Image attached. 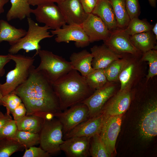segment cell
<instances>
[{
  "instance_id": "cell-27",
  "label": "cell",
  "mask_w": 157,
  "mask_h": 157,
  "mask_svg": "<svg viewBox=\"0 0 157 157\" xmlns=\"http://www.w3.org/2000/svg\"><path fill=\"white\" fill-rule=\"evenodd\" d=\"M24 149L25 147L14 138L0 140V157H9L14 153Z\"/></svg>"
},
{
  "instance_id": "cell-39",
  "label": "cell",
  "mask_w": 157,
  "mask_h": 157,
  "mask_svg": "<svg viewBox=\"0 0 157 157\" xmlns=\"http://www.w3.org/2000/svg\"><path fill=\"white\" fill-rule=\"evenodd\" d=\"M26 113V108L22 102L11 113L14 120H17L24 116Z\"/></svg>"
},
{
  "instance_id": "cell-8",
  "label": "cell",
  "mask_w": 157,
  "mask_h": 157,
  "mask_svg": "<svg viewBox=\"0 0 157 157\" xmlns=\"http://www.w3.org/2000/svg\"><path fill=\"white\" fill-rule=\"evenodd\" d=\"M54 115L62 125L63 135L90 118L88 108L82 103L73 106L64 111H61Z\"/></svg>"
},
{
  "instance_id": "cell-12",
  "label": "cell",
  "mask_w": 157,
  "mask_h": 157,
  "mask_svg": "<svg viewBox=\"0 0 157 157\" xmlns=\"http://www.w3.org/2000/svg\"><path fill=\"white\" fill-rule=\"evenodd\" d=\"M140 133L142 138L150 140L157 135V101L150 100L146 105L139 123Z\"/></svg>"
},
{
  "instance_id": "cell-46",
  "label": "cell",
  "mask_w": 157,
  "mask_h": 157,
  "mask_svg": "<svg viewBox=\"0 0 157 157\" xmlns=\"http://www.w3.org/2000/svg\"><path fill=\"white\" fill-rule=\"evenodd\" d=\"M150 5L153 7H155L156 6V0H148Z\"/></svg>"
},
{
  "instance_id": "cell-15",
  "label": "cell",
  "mask_w": 157,
  "mask_h": 157,
  "mask_svg": "<svg viewBox=\"0 0 157 157\" xmlns=\"http://www.w3.org/2000/svg\"><path fill=\"white\" fill-rule=\"evenodd\" d=\"M89 38L90 43L106 40L111 32L102 20L97 16L91 13L80 25Z\"/></svg>"
},
{
  "instance_id": "cell-45",
  "label": "cell",
  "mask_w": 157,
  "mask_h": 157,
  "mask_svg": "<svg viewBox=\"0 0 157 157\" xmlns=\"http://www.w3.org/2000/svg\"><path fill=\"white\" fill-rule=\"evenodd\" d=\"M151 31L155 35L156 39H157V23L156 22L153 26Z\"/></svg>"
},
{
  "instance_id": "cell-26",
  "label": "cell",
  "mask_w": 157,
  "mask_h": 157,
  "mask_svg": "<svg viewBox=\"0 0 157 157\" xmlns=\"http://www.w3.org/2000/svg\"><path fill=\"white\" fill-rule=\"evenodd\" d=\"M109 1L115 15L117 29H124L130 20L126 10L125 0H109Z\"/></svg>"
},
{
  "instance_id": "cell-47",
  "label": "cell",
  "mask_w": 157,
  "mask_h": 157,
  "mask_svg": "<svg viewBox=\"0 0 157 157\" xmlns=\"http://www.w3.org/2000/svg\"><path fill=\"white\" fill-rule=\"evenodd\" d=\"M3 97V96L1 94L0 90V106H3V103L2 101V99Z\"/></svg>"
},
{
  "instance_id": "cell-20",
  "label": "cell",
  "mask_w": 157,
  "mask_h": 157,
  "mask_svg": "<svg viewBox=\"0 0 157 157\" xmlns=\"http://www.w3.org/2000/svg\"><path fill=\"white\" fill-rule=\"evenodd\" d=\"M92 13L98 16L111 32L117 29L116 19L109 0H99Z\"/></svg>"
},
{
  "instance_id": "cell-29",
  "label": "cell",
  "mask_w": 157,
  "mask_h": 157,
  "mask_svg": "<svg viewBox=\"0 0 157 157\" xmlns=\"http://www.w3.org/2000/svg\"><path fill=\"white\" fill-rule=\"evenodd\" d=\"M153 26L146 20L140 19L138 17L130 19L126 27L122 29L129 36L151 31Z\"/></svg>"
},
{
  "instance_id": "cell-1",
  "label": "cell",
  "mask_w": 157,
  "mask_h": 157,
  "mask_svg": "<svg viewBox=\"0 0 157 157\" xmlns=\"http://www.w3.org/2000/svg\"><path fill=\"white\" fill-rule=\"evenodd\" d=\"M21 99L26 115H33L44 119L45 114L61 111L53 83L34 67L27 80L13 92Z\"/></svg>"
},
{
  "instance_id": "cell-30",
  "label": "cell",
  "mask_w": 157,
  "mask_h": 157,
  "mask_svg": "<svg viewBox=\"0 0 157 157\" xmlns=\"http://www.w3.org/2000/svg\"><path fill=\"white\" fill-rule=\"evenodd\" d=\"M90 156L92 157H110L105 145L99 134L90 138L89 148Z\"/></svg>"
},
{
  "instance_id": "cell-13",
  "label": "cell",
  "mask_w": 157,
  "mask_h": 157,
  "mask_svg": "<svg viewBox=\"0 0 157 157\" xmlns=\"http://www.w3.org/2000/svg\"><path fill=\"white\" fill-rule=\"evenodd\" d=\"M104 42L113 51L119 54L123 55L128 53L138 55L142 53L133 44L130 36L122 29H117L112 32L109 38Z\"/></svg>"
},
{
  "instance_id": "cell-9",
  "label": "cell",
  "mask_w": 157,
  "mask_h": 157,
  "mask_svg": "<svg viewBox=\"0 0 157 157\" xmlns=\"http://www.w3.org/2000/svg\"><path fill=\"white\" fill-rule=\"evenodd\" d=\"M52 35H56L55 40L58 43H69L74 41L78 47H84L90 43L88 37L81 25L66 24L61 28L51 31Z\"/></svg>"
},
{
  "instance_id": "cell-23",
  "label": "cell",
  "mask_w": 157,
  "mask_h": 157,
  "mask_svg": "<svg viewBox=\"0 0 157 157\" xmlns=\"http://www.w3.org/2000/svg\"><path fill=\"white\" fill-rule=\"evenodd\" d=\"M130 40L135 47L143 53L152 49H156L157 40L151 31L130 36Z\"/></svg>"
},
{
  "instance_id": "cell-40",
  "label": "cell",
  "mask_w": 157,
  "mask_h": 157,
  "mask_svg": "<svg viewBox=\"0 0 157 157\" xmlns=\"http://www.w3.org/2000/svg\"><path fill=\"white\" fill-rule=\"evenodd\" d=\"M85 11L87 14L92 13L99 0H79Z\"/></svg>"
},
{
  "instance_id": "cell-16",
  "label": "cell",
  "mask_w": 157,
  "mask_h": 157,
  "mask_svg": "<svg viewBox=\"0 0 157 157\" xmlns=\"http://www.w3.org/2000/svg\"><path fill=\"white\" fill-rule=\"evenodd\" d=\"M104 117V114L101 112L96 116L89 118L64 135V139L75 137L91 138L96 134H100Z\"/></svg>"
},
{
  "instance_id": "cell-41",
  "label": "cell",
  "mask_w": 157,
  "mask_h": 157,
  "mask_svg": "<svg viewBox=\"0 0 157 157\" xmlns=\"http://www.w3.org/2000/svg\"><path fill=\"white\" fill-rule=\"evenodd\" d=\"M11 60L9 53L6 55H0V77L4 75L5 70L4 67Z\"/></svg>"
},
{
  "instance_id": "cell-28",
  "label": "cell",
  "mask_w": 157,
  "mask_h": 157,
  "mask_svg": "<svg viewBox=\"0 0 157 157\" xmlns=\"http://www.w3.org/2000/svg\"><path fill=\"white\" fill-rule=\"evenodd\" d=\"M129 61L123 58L115 60L104 69L105 74L108 81L116 82L121 71Z\"/></svg>"
},
{
  "instance_id": "cell-44",
  "label": "cell",
  "mask_w": 157,
  "mask_h": 157,
  "mask_svg": "<svg viewBox=\"0 0 157 157\" xmlns=\"http://www.w3.org/2000/svg\"><path fill=\"white\" fill-rule=\"evenodd\" d=\"M9 0H0V15L4 12V6Z\"/></svg>"
},
{
  "instance_id": "cell-7",
  "label": "cell",
  "mask_w": 157,
  "mask_h": 157,
  "mask_svg": "<svg viewBox=\"0 0 157 157\" xmlns=\"http://www.w3.org/2000/svg\"><path fill=\"white\" fill-rule=\"evenodd\" d=\"M31 13L38 22L44 24L53 30L66 24L62 13L55 3L38 6L35 8L32 9Z\"/></svg>"
},
{
  "instance_id": "cell-18",
  "label": "cell",
  "mask_w": 157,
  "mask_h": 157,
  "mask_svg": "<svg viewBox=\"0 0 157 157\" xmlns=\"http://www.w3.org/2000/svg\"><path fill=\"white\" fill-rule=\"evenodd\" d=\"M90 137H75L66 139L60 146V149L69 157H87L90 156Z\"/></svg>"
},
{
  "instance_id": "cell-32",
  "label": "cell",
  "mask_w": 157,
  "mask_h": 157,
  "mask_svg": "<svg viewBox=\"0 0 157 157\" xmlns=\"http://www.w3.org/2000/svg\"><path fill=\"white\" fill-rule=\"evenodd\" d=\"M85 77L89 86L94 91L103 86L108 81L104 69H94Z\"/></svg>"
},
{
  "instance_id": "cell-48",
  "label": "cell",
  "mask_w": 157,
  "mask_h": 157,
  "mask_svg": "<svg viewBox=\"0 0 157 157\" xmlns=\"http://www.w3.org/2000/svg\"><path fill=\"white\" fill-rule=\"evenodd\" d=\"M4 114H3L0 110V117L3 116L4 115Z\"/></svg>"
},
{
  "instance_id": "cell-42",
  "label": "cell",
  "mask_w": 157,
  "mask_h": 157,
  "mask_svg": "<svg viewBox=\"0 0 157 157\" xmlns=\"http://www.w3.org/2000/svg\"><path fill=\"white\" fill-rule=\"evenodd\" d=\"M29 4L32 6H38L39 5L49 3H58L63 0H28Z\"/></svg>"
},
{
  "instance_id": "cell-25",
  "label": "cell",
  "mask_w": 157,
  "mask_h": 157,
  "mask_svg": "<svg viewBox=\"0 0 157 157\" xmlns=\"http://www.w3.org/2000/svg\"><path fill=\"white\" fill-rule=\"evenodd\" d=\"M44 119L33 115H26L16 121L17 130L35 133H39Z\"/></svg>"
},
{
  "instance_id": "cell-6",
  "label": "cell",
  "mask_w": 157,
  "mask_h": 157,
  "mask_svg": "<svg viewBox=\"0 0 157 157\" xmlns=\"http://www.w3.org/2000/svg\"><path fill=\"white\" fill-rule=\"evenodd\" d=\"M39 133L40 147L51 154H55L60 151V146L63 142V127L57 118L44 119Z\"/></svg>"
},
{
  "instance_id": "cell-11",
  "label": "cell",
  "mask_w": 157,
  "mask_h": 157,
  "mask_svg": "<svg viewBox=\"0 0 157 157\" xmlns=\"http://www.w3.org/2000/svg\"><path fill=\"white\" fill-rule=\"evenodd\" d=\"M122 115H104L99 134L110 156L115 150L116 140L121 129Z\"/></svg>"
},
{
  "instance_id": "cell-35",
  "label": "cell",
  "mask_w": 157,
  "mask_h": 157,
  "mask_svg": "<svg viewBox=\"0 0 157 157\" xmlns=\"http://www.w3.org/2000/svg\"><path fill=\"white\" fill-rule=\"evenodd\" d=\"M2 101L3 106L6 108V113L9 114L22 102L21 99L13 92L3 96Z\"/></svg>"
},
{
  "instance_id": "cell-5",
  "label": "cell",
  "mask_w": 157,
  "mask_h": 157,
  "mask_svg": "<svg viewBox=\"0 0 157 157\" xmlns=\"http://www.w3.org/2000/svg\"><path fill=\"white\" fill-rule=\"evenodd\" d=\"M40 62L36 69L43 74L53 84L73 69L70 62L47 50H39Z\"/></svg>"
},
{
  "instance_id": "cell-3",
  "label": "cell",
  "mask_w": 157,
  "mask_h": 157,
  "mask_svg": "<svg viewBox=\"0 0 157 157\" xmlns=\"http://www.w3.org/2000/svg\"><path fill=\"white\" fill-rule=\"evenodd\" d=\"M9 54L11 60L15 62V67L7 74L6 82L0 84V90L3 96L13 92L18 87L24 83L35 67L33 57L21 54Z\"/></svg>"
},
{
  "instance_id": "cell-31",
  "label": "cell",
  "mask_w": 157,
  "mask_h": 157,
  "mask_svg": "<svg viewBox=\"0 0 157 157\" xmlns=\"http://www.w3.org/2000/svg\"><path fill=\"white\" fill-rule=\"evenodd\" d=\"M14 138L23 145L25 149L40 143L39 133H35L17 130Z\"/></svg>"
},
{
  "instance_id": "cell-19",
  "label": "cell",
  "mask_w": 157,
  "mask_h": 157,
  "mask_svg": "<svg viewBox=\"0 0 157 157\" xmlns=\"http://www.w3.org/2000/svg\"><path fill=\"white\" fill-rule=\"evenodd\" d=\"M90 50L93 56L92 66L94 69H104L114 61L123 57V55L115 53L104 44L94 45Z\"/></svg>"
},
{
  "instance_id": "cell-4",
  "label": "cell",
  "mask_w": 157,
  "mask_h": 157,
  "mask_svg": "<svg viewBox=\"0 0 157 157\" xmlns=\"http://www.w3.org/2000/svg\"><path fill=\"white\" fill-rule=\"evenodd\" d=\"M28 28L26 35L8 49L9 53L16 54L23 49L26 53L36 51L35 56L38 55L41 47L40 42L42 40L54 35L48 31L50 28L47 26H40L30 17H27Z\"/></svg>"
},
{
  "instance_id": "cell-37",
  "label": "cell",
  "mask_w": 157,
  "mask_h": 157,
  "mask_svg": "<svg viewBox=\"0 0 157 157\" xmlns=\"http://www.w3.org/2000/svg\"><path fill=\"white\" fill-rule=\"evenodd\" d=\"M126 10L130 19L138 17L140 13L138 0H125Z\"/></svg>"
},
{
  "instance_id": "cell-34",
  "label": "cell",
  "mask_w": 157,
  "mask_h": 157,
  "mask_svg": "<svg viewBox=\"0 0 157 157\" xmlns=\"http://www.w3.org/2000/svg\"><path fill=\"white\" fill-rule=\"evenodd\" d=\"M135 66L129 62L120 73L118 77L121 85L119 90H122L130 87V83L133 75Z\"/></svg>"
},
{
  "instance_id": "cell-2",
  "label": "cell",
  "mask_w": 157,
  "mask_h": 157,
  "mask_svg": "<svg viewBox=\"0 0 157 157\" xmlns=\"http://www.w3.org/2000/svg\"><path fill=\"white\" fill-rule=\"evenodd\" d=\"M61 110L82 103L94 90L87 83L85 77L72 69L53 84Z\"/></svg>"
},
{
  "instance_id": "cell-38",
  "label": "cell",
  "mask_w": 157,
  "mask_h": 157,
  "mask_svg": "<svg viewBox=\"0 0 157 157\" xmlns=\"http://www.w3.org/2000/svg\"><path fill=\"white\" fill-rule=\"evenodd\" d=\"M25 149L22 157H49L50 155L40 147L33 146Z\"/></svg>"
},
{
  "instance_id": "cell-43",
  "label": "cell",
  "mask_w": 157,
  "mask_h": 157,
  "mask_svg": "<svg viewBox=\"0 0 157 157\" xmlns=\"http://www.w3.org/2000/svg\"><path fill=\"white\" fill-rule=\"evenodd\" d=\"M10 114L6 113L3 116L0 117V129L8 122L12 119Z\"/></svg>"
},
{
  "instance_id": "cell-14",
  "label": "cell",
  "mask_w": 157,
  "mask_h": 157,
  "mask_svg": "<svg viewBox=\"0 0 157 157\" xmlns=\"http://www.w3.org/2000/svg\"><path fill=\"white\" fill-rule=\"evenodd\" d=\"M131 100L130 87L119 90L106 102L101 112L109 116L123 115L129 108Z\"/></svg>"
},
{
  "instance_id": "cell-10",
  "label": "cell",
  "mask_w": 157,
  "mask_h": 157,
  "mask_svg": "<svg viewBox=\"0 0 157 157\" xmlns=\"http://www.w3.org/2000/svg\"><path fill=\"white\" fill-rule=\"evenodd\" d=\"M114 82L108 81L82 102L88 107L90 118L101 113L105 104L114 94L116 87Z\"/></svg>"
},
{
  "instance_id": "cell-17",
  "label": "cell",
  "mask_w": 157,
  "mask_h": 157,
  "mask_svg": "<svg viewBox=\"0 0 157 157\" xmlns=\"http://www.w3.org/2000/svg\"><path fill=\"white\" fill-rule=\"evenodd\" d=\"M66 24L81 25L88 14L85 11L79 0H63L57 3Z\"/></svg>"
},
{
  "instance_id": "cell-24",
  "label": "cell",
  "mask_w": 157,
  "mask_h": 157,
  "mask_svg": "<svg viewBox=\"0 0 157 157\" xmlns=\"http://www.w3.org/2000/svg\"><path fill=\"white\" fill-rule=\"evenodd\" d=\"M10 2L11 6L6 15L7 21L30 17L32 9L28 0H10Z\"/></svg>"
},
{
  "instance_id": "cell-36",
  "label": "cell",
  "mask_w": 157,
  "mask_h": 157,
  "mask_svg": "<svg viewBox=\"0 0 157 157\" xmlns=\"http://www.w3.org/2000/svg\"><path fill=\"white\" fill-rule=\"evenodd\" d=\"M16 121L12 119L0 129V140L14 138L17 130Z\"/></svg>"
},
{
  "instance_id": "cell-21",
  "label": "cell",
  "mask_w": 157,
  "mask_h": 157,
  "mask_svg": "<svg viewBox=\"0 0 157 157\" xmlns=\"http://www.w3.org/2000/svg\"><path fill=\"white\" fill-rule=\"evenodd\" d=\"M93 58L91 53L84 49L72 53L70 57V62L73 69L78 71L82 75L86 77L94 70L92 66Z\"/></svg>"
},
{
  "instance_id": "cell-22",
  "label": "cell",
  "mask_w": 157,
  "mask_h": 157,
  "mask_svg": "<svg viewBox=\"0 0 157 157\" xmlns=\"http://www.w3.org/2000/svg\"><path fill=\"white\" fill-rule=\"evenodd\" d=\"M26 32L22 28H16L6 21L0 20V42L6 41L11 46L13 45L23 37Z\"/></svg>"
},
{
  "instance_id": "cell-33",
  "label": "cell",
  "mask_w": 157,
  "mask_h": 157,
  "mask_svg": "<svg viewBox=\"0 0 157 157\" xmlns=\"http://www.w3.org/2000/svg\"><path fill=\"white\" fill-rule=\"evenodd\" d=\"M142 60L147 61L149 69L147 76V81L157 75V50L152 49L143 53Z\"/></svg>"
}]
</instances>
